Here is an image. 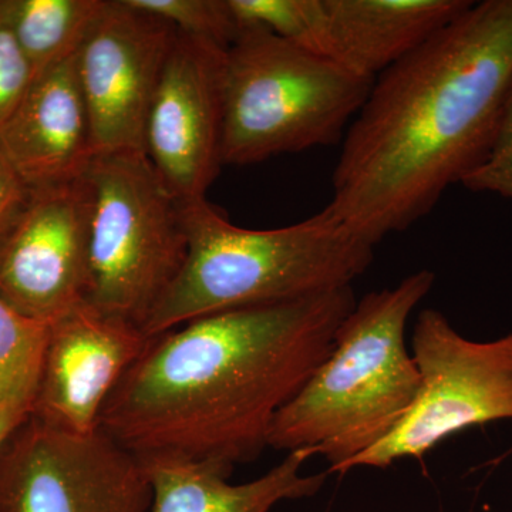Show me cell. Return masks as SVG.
I'll return each mask as SVG.
<instances>
[{
	"instance_id": "ba28073f",
	"label": "cell",
	"mask_w": 512,
	"mask_h": 512,
	"mask_svg": "<svg viewBox=\"0 0 512 512\" xmlns=\"http://www.w3.org/2000/svg\"><path fill=\"white\" fill-rule=\"evenodd\" d=\"M143 461L103 430L64 433L29 414L0 447V512H150Z\"/></svg>"
},
{
	"instance_id": "7c38bea8",
	"label": "cell",
	"mask_w": 512,
	"mask_h": 512,
	"mask_svg": "<svg viewBox=\"0 0 512 512\" xmlns=\"http://www.w3.org/2000/svg\"><path fill=\"white\" fill-rule=\"evenodd\" d=\"M151 336L86 302L52 323L32 416L70 434L99 429L101 412Z\"/></svg>"
},
{
	"instance_id": "9c48e42d",
	"label": "cell",
	"mask_w": 512,
	"mask_h": 512,
	"mask_svg": "<svg viewBox=\"0 0 512 512\" xmlns=\"http://www.w3.org/2000/svg\"><path fill=\"white\" fill-rule=\"evenodd\" d=\"M177 30L128 0H106L77 52L94 154L144 151L148 111Z\"/></svg>"
},
{
	"instance_id": "ffe728a7",
	"label": "cell",
	"mask_w": 512,
	"mask_h": 512,
	"mask_svg": "<svg viewBox=\"0 0 512 512\" xmlns=\"http://www.w3.org/2000/svg\"><path fill=\"white\" fill-rule=\"evenodd\" d=\"M461 185L471 192L494 194L512 201V87L487 153Z\"/></svg>"
},
{
	"instance_id": "5bb4252c",
	"label": "cell",
	"mask_w": 512,
	"mask_h": 512,
	"mask_svg": "<svg viewBox=\"0 0 512 512\" xmlns=\"http://www.w3.org/2000/svg\"><path fill=\"white\" fill-rule=\"evenodd\" d=\"M471 5L470 0H322V55L376 80Z\"/></svg>"
},
{
	"instance_id": "277c9868",
	"label": "cell",
	"mask_w": 512,
	"mask_h": 512,
	"mask_svg": "<svg viewBox=\"0 0 512 512\" xmlns=\"http://www.w3.org/2000/svg\"><path fill=\"white\" fill-rule=\"evenodd\" d=\"M436 275L420 269L393 288L356 302L340 323L332 352L275 417L269 447L313 448L345 473L349 464L392 434L420 390L406 329Z\"/></svg>"
},
{
	"instance_id": "5b68a950",
	"label": "cell",
	"mask_w": 512,
	"mask_h": 512,
	"mask_svg": "<svg viewBox=\"0 0 512 512\" xmlns=\"http://www.w3.org/2000/svg\"><path fill=\"white\" fill-rule=\"evenodd\" d=\"M373 83L264 30H242L222 55V164L333 146Z\"/></svg>"
},
{
	"instance_id": "4fadbf2b",
	"label": "cell",
	"mask_w": 512,
	"mask_h": 512,
	"mask_svg": "<svg viewBox=\"0 0 512 512\" xmlns=\"http://www.w3.org/2000/svg\"><path fill=\"white\" fill-rule=\"evenodd\" d=\"M76 56L37 76L0 130V156L29 191L79 180L94 157Z\"/></svg>"
},
{
	"instance_id": "7a4b0ae2",
	"label": "cell",
	"mask_w": 512,
	"mask_h": 512,
	"mask_svg": "<svg viewBox=\"0 0 512 512\" xmlns=\"http://www.w3.org/2000/svg\"><path fill=\"white\" fill-rule=\"evenodd\" d=\"M512 87V0L473 2L380 74L343 137L326 208L379 244L487 153Z\"/></svg>"
},
{
	"instance_id": "52a82bcc",
	"label": "cell",
	"mask_w": 512,
	"mask_h": 512,
	"mask_svg": "<svg viewBox=\"0 0 512 512\" xmlns=\"http://www.w3.org/2000/svg\"><path fill=\"white\" fill-rule=\"evenodd\" d=\"M420 390L390 436L360 454L355 467L386 468L421 458L453 434L512 420V333L490 342L464 338L436 309L417 316L412 336Z\"/></svg>"
},
{
	"instance_id": "9a60e30c",
	"label": "cell",
	"mask_w": 512,
	"mask_h": 512,
	"mask_svg": "<svg viewBox=\"0 0 512 512\" xmlns=\"http://www.w3.org/2000/svg\"><path fill=\"white\" fill-rule=\"evenodd\" d=\"M313 448L291 451L281 464L251 483L231 484V468L208 461L151 457L143 461L151 485L150 512H269L284 500L312 497L328 473L303 476Z\"/></svg>"
},
{
	"instance_id": "8fae6325",
	"label": "cell",
	"mask_w": 512,
	"mask_h": 512,
	"mask_svg": "<svg viewBox=\"0 0 512 512\" xmlns=\"http://www.w3.org/2000/svg\"><path fill=\"white\" fill-rule=\"evenodd\" d=\"M89 282L87 204L82 183L30 191L0 239V299L53 323L84 302Z\"/></svg>"
},
{
	"instance_id": "603a6c76",
	"label": "cell",
	"mask_w": 512,
	"mask_h": 512,
	"mask_svg": "<svg viewBox=\"0 0 512 512\" xmlns=\"http://www.w3.org/2000/svg\"><path fill=\"white\" fill-rule=\"evenodd\" d=\"M29 414L12 412V410L0 409V447L3 446L13 430L28 417Z\"/></svg>"
},
{
	"instance_id": "e0dca14e",
	"label": "cell",
	"mask_w": 512,
	"mask_h": 512,
	"mask_svg": "<svg viewBox=\"0 0 512 512\" xmlns=\"http://www.w3.org/2000/svg\"><path fill=\"white\" fill-rule=\"evenodd\" d=\"M52 323L23 315L0 299V409L32 413Z\"/></svg>"
},
{
	"instance_id": "3957f363",
	"label": "cell",
	"mask_w": 512,
	"mask_h": 512,
	"mask_svg": "<svg viewBox=\"0 0 512 512\" xmlns=\"http://www.w3.org/2000/svg\"><path fill=\"white\" fill-rule=\"evenodd\" d=\"M187 256L148 316L157 336L201 316L245 306L296 301L352 288L377 244L328 208L288 227H237L210 202H184Z\"/></svg>"
},
{
	"instance_id": "2e32d148",
	"label": "cell",
	"mask_w": 512,
	"mask_h": 512,
	"mask_svg": "<svg viewBox=\"0 0 512 512\" xmlns=\"http://www.w3.org/2000/svg\"><path fill=\"white\" fill-rule=\"evenodd\" d=\"M35 79L79 52L106 0H2Z\"/></svg>"
},
{
	"instance_id": "44dd1931",
	"label": "cell",
	"mask_w": 512,
	"mask_h": 512,
	"mask_svg": "<svg viewBox=\"0 0 512 512\" xmlns=\"http://www.w3.org/2000/svg\"><path fill=\"white\" fill-rule=\"evenodd\" d=\"M33 82L35 73L10 29L0 0V130L25 99Z\"/></svg>"
},
{
	"instance_id": "8992f818",
	"label": "cell",
	"mask_w": 512,
	"mask_h": 512,
	"mask_svg": "<svg viewBox=\"0 0 512 512\" xmlns=\"http://www.w3.org/2000/svg\"><path fill=\"white\" fill-rule=\"evenodd\" d=\"M80 183L89 245L84 302L143 330L187 256L184 201L144 151L94 154Z\"/></svg>"
},
{
	"instance_id": "6da1fadb",
	"label": "cell",
	"mask_w": 512,
	"mask_h": 512,
	"mask_svg": "<svg viewBox=\"0 0 512 512\" xmlns=\"http://www.w3.org/2000/svg\"><path fill=\"white\" fill-rule=\"evenodd\" d=\"M356 302L345 288L211 313L151 336L107 400L99 429L138 458L231 470L252 463Z\"/></svg>"
},
{
	"instance_id": "d6986e66",
	"label": "cell",
	"mask_w": 512,
	"mask_h": 512,
	"mask_svg": "<svg viewBox=\"0 0 512 512\" xmlns=\"http://www.w3.org/2000/svg\"><path fill=\"white\" fill-rule=\"evenodd\" d=\"M164 19L181 35L227 50L239 35L228 0H128Z\"/></svg>"
},
{
	"instance_id": "30bf717a",
	"label": "cell",
	"mask_w": 512,
	"mask_h": 512,
	"mask_svg": "<svg viewBox=\"0 0 512 512\" xmlns=\"http://www.w3.org/2000/svg\"><path fill=\"white\" fill-rule=\"evenodd\" d=\"M177 32L148 111L144 153L181 201L205 198L222 165V55Z\"/></svg>"
},
{
	"instance_id": "7402d4cb",
	"label": "cell",
	"mask_w": 512,
	"mask_h": 512,
	"mask_svg": "<svg viewBox=\"0 0 512 512\" xmlns=\"http://www.w3.org/2000/svg\"><path fill=\"white\" fill-rule=\"evenodd\" d=\"M30 191L20 181L15 171L0 156V239L15 224L28 204Z\"/></svg>"
},
{
	"instance_id": "ac0fdd59",
	"label": "cell",
	"mask_w": 512,
	"mask_h": 512,
	"mask_svg": "<svg viewBox=\"0 0 512 512\" xmlns=\"http://www.w3.org/2000/svg\"><path fill=\"white\" fill-rule=\"evenodd\" d=\"M239 29H259L322 55V0H228Z\"/></svg>"
}]
</instances>
